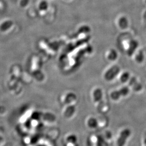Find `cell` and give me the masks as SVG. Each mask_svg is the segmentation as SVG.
I'll list each match as a JSON object with an SVG mask.
<instances>
[{"mask_svg":"<svg viewBox=\"0 0 146 146\" xmlns=\"http://www.w3.org/2000/svg\"><path fill=\"white\" fill-rule=\"evenodd\" d=\"M131 134V131L128 129H125L121 131L117 141V146H124Z\"/></svg>","mask_w":146,"mask_h":146,"instance_id":"cell-1","label":"cell"},{"mask_svg":"<svg viewBox=\"0 0 146 146\" xmlns=\"http://www.w3.org/2000/svg\"><path fill=\"white\" fill-rule=\"evenodd\" d=\"M130 90L127 87H124L121 88L118 91H114L112 92L111 94V97L112 99L116 100L120 98V97L126 96L128 94Z\"/></svg>","mask_w":146,"mask_h":146,"instance_id":"cell-2","label":"cell"},{"mask_svg":"<svg viewBox=\"0 0 146 146\" xmlns=\"http://www.w3.org/2000/svg\"><path fill=\"white\" fill-rule=\"evenodd\" d=\"M119 72V68L117 66H114L109 69L106 73H105V78L108 81H110L114 79Z\"/></svg>","mask_w":146,"mask_h":146,"instance_id":"cell-3","label":"cell"},{"mask_svg":"<svg viewBox=\"0 0 146 146\" xmlns=\"http://www.w3.org/2000/svg\"><path fill=\"white\" fill-rule=\"evenodd\" d=\"M118 24L120 28L122 29H124L128 27L129 24L128 20L125 17H122L119 19Z\"/></svg>","mask_w":146,"mask_h":146,"instance_id":"cell-4","label":"cell"},{"mask_svg":"<svg viewBox=\"0 0 146 146\" xmlns=\"http://www.w3.org/2000/svg\"><path fill=\"white\" fill-rule=\"evenodd\" d=\"M103 93L100 89L98 88L94 92V98L96 102H100L102 98Z\"/></svg>","mask_w":146,"mask_h":146,"instance_id":"cell-5","label":"cell"},{"mask_svg":"<svg viewBox=\"0 0 146 146\" xmlns=\"http://www.w3.org/2000/svg\"><path fill=\"white\" fill-rule=\"evenodd\" d=\"M130 44V48L128 52H129V55H131L133 53L134 50L136 49L137 47H138V44L137 42L136 41H132Z\"/></svg>","mask_w":146,"mask_h":146,"instance_id":"cell-6","label":"cell"},{"mask_svg":"<svg viewBox=\"0 0 146 146\" xmlns=\"http://www.w3.org/2000/svg\"><path fill=\"white\" fill-rule=\"evenodd\" d=\"M117 57V52L114 50H111L108 55V59L111 61H114Z\"/></svg>","mask_w":146,"mask_h":146,"instance_id":"cell-7","label":"cell"},{"mask_svg":"<svg viewBox=\"0 0 146 146\" xmlns=\"http://www.w3.org/2000/svg\"><path fill=\"white\" fill-rule=\"evenodd\" d=\"M130 78V74L127 72H125L123 73L121 77V80L123 82H125L126 81L128 80Z\"/></svg>","mask_w":146,"mask_h":146,"instance_id":"cell-8","label":"cell"},{"mask_svg":"<svg viewBox=\"0 0 146 146\" xmlns=\"http://www.w3.org/2000/svg\"><path fill=\"white\" fill-rule=\"evenodd\" d=\"M89 125H90V127H92L93 128H95L96 127H97L98 126L97 120L95 118H91L90 120Z\"/></svg>","mask_w":146,"mask_h":146,"instance_id":"cell-9","label":"cell"},{"mask_svg":"<svg viewBox=\"0 0 146 146\" xmlns=\"http://www.w3.org/2000/svg\"><path fill=\"white\" fill-rule=\"evenodd\" d=\"M144 146H146V138L144 141Z\"/></svg>","mask_w":146,"mask_h":146,"instance_id":"cell-10","label":"cell"},{"mask_svg":"<svg viewBox=\"0 0 146 146\" xmlns=\"http://www.w3.org/2000/svg\"><path fill=\"white\" fill-rule=\"evenodd\" d=\"M145 1H146V0H145Z\"/></svg>","mask_w":146,"mask_h":146,"instance_id":"cell-11","label":"cell"}]
</instances>
